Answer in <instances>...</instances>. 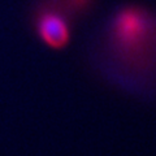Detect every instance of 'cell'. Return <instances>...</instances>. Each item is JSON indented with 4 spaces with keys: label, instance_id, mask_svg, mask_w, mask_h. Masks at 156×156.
Segmentation results:
<instances>
[{
    "label": "cell",
    "instance_id": "6da1fadb",
    "mask_svg": "<svg viewBox=\"0 0 156 156\" xmlns=\"http://www.w3.org/2000/svg\"><path fill=\"white\" fill-rule=\"evenodd\" d=\"M112 39L122 50H134L156 37V22L147 12L138 8H125L112 22Z\"/></svg>",
    "mask_w": 156,
    "mask_h": 156
},
{
    "label": "cell",
    "instance_id": "7a4b0ae2",
    "mask_svg": "<svg viewBox=\"0 0 156 156\" xmlns=\"http://www.w3.org/2000/svg\"><path fill=\"white\" fill-rule=\"evenodd\" d=\"M35 26L39 39L52 50H62L70 43V25L57 11L42 12L37 18Z\"/></svg>",
    "mask_w": 156,
    "mask_h": 156
}]
</instances>
